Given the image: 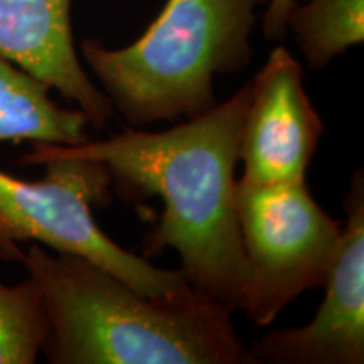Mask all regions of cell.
Segmentation results:
<instances>
[{"instance_id": "6da1fadb", "label": "cell", "mask_w": 364, "mask_h": 364, "mask_svg": "<svg viewBox=\"0 0 364 364\" xmlns=\"http://www.w3.org/2000/svg\"><path fill=\"white\" fill-rule=\"evenodd\" d=\"M248 100L250 83L174 129H127L100 142L65 145L105 164L118 193L162 199L161 221L144 240L145 255L176 250L189 285L231 312L240 309L247 279L235 167Z\"/></svg>"}, {"instance_id": "7a4b0ae2", "label": "cell", "mask_w": 364, "mask_h": 364, "mask_svg": "<svg viewBox=\"0 0 364 364\" xmlns=\"http://www.w3.org/2000/svg\"><path fill=\"white\" fill-rule=\"evenodd\" d=\"M43 292L54 364H257L231 311L199 290L147 297L97 263L34 243L22 258Z\"/></svg>"}, {"instance_id": "3957f363", "label": "cell", "mask_w": 364, "mask_h": 364, "mask_svg": "<svg viewBox=\"0 0 364 364\" xmlns=\"http://www.w3.org/2000/svg\"><path fill=\"white\" fill-rule=\"evenodd\" d=\"M265 0H167L134 44L107 49L83 41L81 51L103 93L132 125L198 117L216 102V75L252 59L257 7Z\"/></svg>"}, {"instance_id": "277c9868", "label": "cell", "mask_w": 364, "mask_h": 364, "mask_svg": "<svg viewBox=\"0 0 364 364\" xmlns=\"http://www.w3.org/2000/svg\"><path fill=\"white\" fill-rule=\"evenodd\" d=\"M21 162L43 164L46 176L24 181L0 171V260L22 263L17 243L34 240L97 263L147 297H172L189 289L181 270L157 268L127 252L95 221L93 206L112 201V176L105 164L49 144H33Z\"/></svg>"}, {"instance_id": "5b68a950", "label": "cell", "mask_w": 364, "mask_h": 364, "mask_svg": "<svg viewBox=\"0 0 364 364\" xmlns=\"http://www.w3.org/2000/svg\"><path fill=\"white\" fill-rule=\"evenodd\" d=\"M235 204L247 258L240 309L270 326L306 290L324 287L338 258L343 225L309 193L306 181H236Z\"/></svg>"}, {"instance_id": "8992f818", "label": "cell", "mask_w": 364, "mask_h": 364, "mask_svg": "<svg viewBox=\"0 0 364 364\" xmlns=\"http://www.w3.org/2000/svg\"><path fill=\"white\" fill-rule=\"evenodd\" d=\"M348 213L338 258L326 280V299L302 327L268 332L250 349L257 363L363 364L364 363V179L353 174L344 196Z\"/></svg>"}, {"instance_id": "52a82bcc", "label": "cell", "mask_w": 364, "mask_h": 364, "mask_svg": "<svg viewBox=\"0 0 364 364\" xmlns=\"http://www.w3.org/2000/svg\"><path fill=\"white\" fill-rule=\"evenodd\" d=\"M324 124L309 98L302 66L285 48H275L250 83L240 136V161L248 182L306 181Z\"/></svg>"}, {"instance_id": "ba28073f", "label": "cell", "mask_w": 364, "mask_h": 364, "mask_svg": "<svg viewBox=\"0 0 364 364\" xmlns=\"http://www.w3.org/2000/svg\"><path fill=\"white\" fill-rule=\"evenodd\" d=\"M0 56L75 102L88 124L100 129L113 115L76 56L71 0H0Z\"/></svg>"}, {"instance_id": "9c48e42d", "label": "cell", "mask_w": 364, "mask_h": 364, "mask_svg": "<svg viewBox=\"0 0 364 364\" xmlns=\"http://www.w3.org/2000/svg\"><path fill=\"white\" fill-rule=\"evenodd\" d=\"M51 86L0 56V142L75 147L86 142L88 118L49 98Z\"/></svg>"}, {"instance_id": "30bf717a", "label": "cell", "mask_w": 364, "mask_h": 364, "mask_svg": "<svg viewBox=\"0 0 364 364\" xmlns=\"http://www.w3.org/2000/svg\"><path fill=\"white\" fill-rule=\"evenodd\" d=\"M287 27L292 29L300 51L312 70L364 39V0H311L294 7Z\"/></svg>"}, {"instance_id": "8fae6325", "label": "cell", "mask_w": 364, "mask_h": 364, "mask_svg": "<svg viewBox=\"0 0 364 364\" xmlns=\"http://www.w3.org/2000/svg\"><path fill=\"white\" fill-rule=\"evenodd\" d=\"M49 322L33 277L9 287L0 282V364H33L43 351Z\"/></svg>"}, {"instance_id": "7c38bea8", "label": "cell", "mask_w": 364, "mask_h": 364, "mask_svg": "<svg viewBox=\"0 0 364 364\" xmlns=\"http://www.w3.org/2000/svg\"><path fill=\"white\" fill-rule=\"evenodd\" d=\"M294 7L295 0H270L265 17H263V33L268 39L280 41L285 38L289 31L287 22Z\"/></svg>"}]
</instances>
